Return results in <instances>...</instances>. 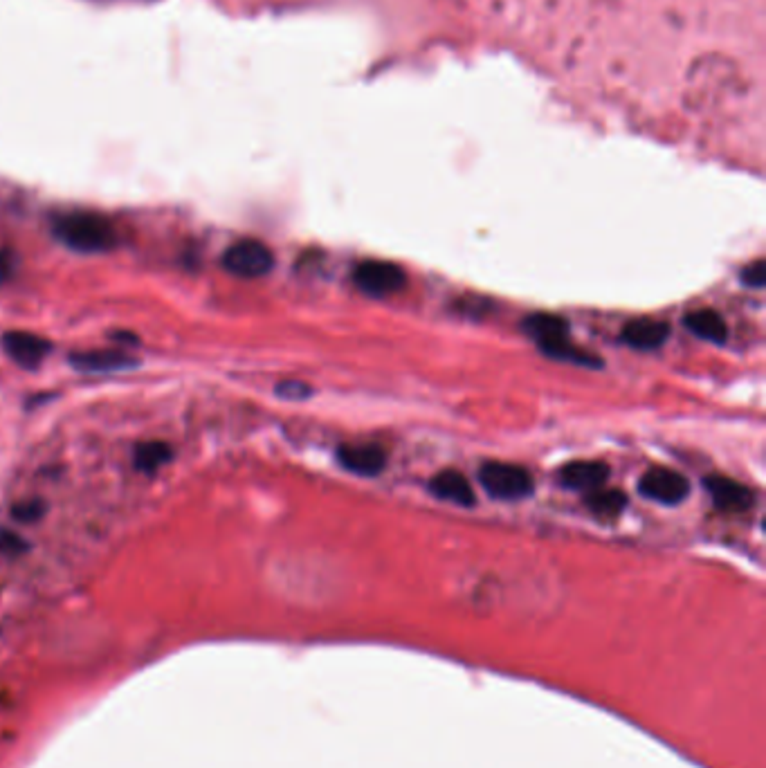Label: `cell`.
<instances>
[{"mask_svg":"<svg viewBox=\"0 0 766 768\" xmlns=\"http://www.w3.org/2000/svg\"><path fill=\"white\" fill-rule=\"evenodd\" d=\"M479 481L490 497H497L504 501L524 499L533 492L531 474H528V470L522 468V465H513V463H499V461L483 463L479 470Z\"/></svg>","mask_w":766,"mask_h":768,"instance_id":"cell-2","label":"cell"},{"mask_svg":"<svg viewBox=\"0 0 766 768\" xmlns=\"http://www.w3.org/2000/svg\"><path fill=\"white\" fill-rule=\"evenodd\" d=\"M30 551V544L16 533V530L9 528H0V553L9 555V557H18Z\"/></svg>","mask_w":766,"mask_h":768,"instance_id":"cell-18","label":"cell"},{"mask_svg":"<svg viewBox=\"0 0 766 768\" xmlns=\"http://www.w3.org/2000/svg\"><path fill=\"white\" fill-rule=\"evenodd\" d=\"M524 331L526 335H531L537 344H542V342L555 340V337L569 335V324L567 319H562L558 315L537 313L524 319Z\"/></svg>","mask_w":766,"mask_h":768,"instance_id":"cell-15","label":"cell"},{"mask_svg":"<svg viewBox=\"0 0 766 768\" xmlns=\"http://www.w3.org/2000/svg\"><path fill=\"white\" fill-rule=\"evenodd\" d=\"M609 479V468L603 461H573L564 465L560 472V483L569 490L594 492L605 486Z\"/></svg>","mask_w":766,"mask_h":768,"instance_id":"cell-10","label":"cell"},{"mask_svg":"<svg viewBox=\"0 0 766 768\" xmlns=\"http://www.w3.org/2000/svg\"><path fill=\"white\" fill-rule=\"evenodd\" d=\"M277 396L284 398V400H306V398L313 396V389H310L306 382L286 380V382H279Z\"/></svg>","mask_w":766,"mask_h":768,"instance_id":"cell-20","label":"cell"},{"mask_svg":"<svg viewBox=\"0 0 766 768\" xmlns=\"http://www.w3.org/2000/svg\"><path fill=\"white\" fill-rule=\"evenodd\" d=\"M688 331L692 335H697L699 340L713 342V344H724L728 340V326L726 319L717 313V310H692V313L686 315L683 319Z\"/></svg>","mask_w":766,"mask_h":768,"instance_id":"cell-13","label":"cell"},{"mask_svg":"<svg viewBox=\"0 0 766 768\" xmlns=\"http://www.w3.org/2000/svg\"><path fill=\"white\" fill-rule=\"evenodd\" d=\"M430 492L436 499L450 501V504L457 506L472 508L477 504V495H474L472 483L457 470H443L436 474L430 481Z\"/></svg>","mask_w":766,"mask_h":768,"instance_id":"cell-12","label":"cell"},{"mask_svg":"<svg viewBox=\"0 0 766 768\" xmlns=\"http://www.w3.org/2000/svg\"><path fill=\"white\" fill-rule=\"evenodd\" d=\"M641 495L665 506H679L690 497V481L670 468H652L638 481Z\"/></svg>","mask_w":766,"mask_h":768,"instance_id":"cell-5","label":"cell"},{"mask_svg":"<svg viewBox=\"0 0 766 768\" xmlns=\"http://www.w3.org/2000/svg\"><path fill=\"white\" fill-rule=\"evenodd\" d=\"M704 486L719 510L746 512L755 506L753 490L735 479L722 477V474H710V477H706Z\"/></svg>","mask_w":766,"mask_h":768,"instance_id":"cell-8","label":"cell"},{"mask_svg":"<svg viewBox=\"0 0 766 768\" xmlns=\"http://www.w3.org/2000/svg\"><path fill=\"white\" fill-rule=\"evenodd\" d=\"M173 459V450L169 443L164 441H144L133 452V463L135 468L144 474H153L155 470H160L162 465H167Z\"/></svg>","mask_w":766,"mask_h":768,"instance_id":"cell-16","label":"cell"},{"mask_svg":"<svg viewBox=\"0 0 766 768\" xmlns=\"http://www.w3.org/2000/svg\"><path fill=\"white\" fill-rule=\"evenodd\" d=\"M45 512V504L41 499H30V501H23V504H16L12 508V517L16 521H21V524H32V521L41 519Z\"/></svg>","mask_w":766,"mask_h":768,"instance_id":"cell-19","label":"cell"},{"mask_svg":"<svg viewBox=\"0 0 766 768\" xmlns=\"http://www.w3.org/2000/svg\"><path fill=\"white\" fill-rule=\"evenodd\" d=\"M113 340L126 342V344H138V337H135L133 333H113Z\"/></svg>","mask_w":766,"mask_h":768,"instance_id":"cell-23","label":"cell"},{"mask_svg":"<svg viewBox=\"0 0 766 768\" xmlns=\"http://www.w3.org/2000/svg\"><path fill=\"white\" fill-rule=\"evenodd\" d=\"M537 346H540L544 355H549V358H553V360L573 362V364H580V367H589V369H600V367H603V360H600L598 355H591L589 351L580 349L578 344L571 342L569 335L555 337V340L542 342V344H537Z\"/></svg>","mask_w":766,"mask_h":768,"instance_id":"cell-14","label":"cell"},{"mask_svg":"<svg viewBox=\"0 0 766 768\" xmlns=\"http://www.w3.org/2000/svg\"><path fill=\"white\" fill-rule=\"evenodd\" d=\"M57 241L79 254H102L117 248V232L108 218L93 212H72L54 218Z\"/></svg>","mask_w":766,"mask_h":768,"instance_id":"cell-1","label":"cell"},{"mask_svg":"<svg viewBox=\"0 0 766 768\" xmlns=\"http://www.w3.org/2000/svg\"><path fill=\"white\" fill-rule=\"evenodd\" d=\"M353 281L369 297H387L405 288L407 274L396 263L369 259L355 265Z\"/></svg>","mask_w":766,"mask_h":768,"instance_id":"cell-4","label":"cell"},{"mask_svg":"<svg viewBox=\"0 0 766 768\" xmlns=\"http://www.w3.org/2000/svg\"><path fill=\"white\" fill-rule=\"evenodd\" d=\"M587 508L594 512V515L603 517V519H614L627 506V497L625 492L620 490H605L598 488L594 492H587Z\"/></svg>","mask_w":766,"mask_h":768,"instance_id":"cell-17","label":"cell"},{"mask_svg":"<svg viewBox=\"0 0 766 768\" xmlns=\"http://www.w3.org/2000/svg\"><path fill=\"white\" fill-rule=\"evenodd\" d=\"M3 353L21 369H39L43 360L52 353V344L41 335L27 331H9L0 337Z\"/></svg>","mask_w":766,"mask_h":768,"instance_id":"cell-6","label":"cell"},{"mask_svg":"<svg viewBox=\"0 0 766 768\" xmlns=\"http://www.w3.org/2000/svg\"><path fill=\"white\" fill-rule=\"evenodd\" d=\"M68 362L72 369L84 373H115L135 369L140 364L138 358L120 349H99V351H77L72 353Z\"/></svg>","mask_w":766,"mask_h":768,"instance_id":"cell-9","label":"cell"},{"mask_svg":"<svg viewBox=\"0 0 766 768\" xmlns=\"http://www.w3.org/2000/svg\"><path fill=\"white\" fill-rule=\"evenodd\" d=\"M337 461L360 477H378L387 465V452L378 443H349L337 450Z\"/></svg>","mask_w":766,"mask_h":768,"instance_id":"cell-7","label":"cell"},{"mask_svg":"<svg viewBox=\"0 0 766 768\" xmlns=\"http://www.w3.org/2000/svg\"><path fill=\"white\" fill-rule=\"evenodd\" d=\"M742 281L746 283V286L762 288L764 281H766V263H764V259L753 261L749 268H744L742 270Z\"/></svg>","mask_w":766,"mask_h":768,"instance_id":"cell-21","label":"cell"},{"mask_svg":"<svg viewBox=\"0 0 766 768\" xmlns=\"http://www.w3.org/2000/svg\"><path fill=\"white\" fill-rule=\"evenodd\" d=\"M670 326L659 319H634L623 328V342L636 351H654L668 342Z\"/></svg>","mask_w":766,"mask_h":768,"instance_id":"cell-11","label":"cell"},{"mask_svg":"<svg viewBox=\"0 0 766 768\" xmlns=\"http://www.w3.org/2000/svg\"><path fill=\"white\" fill-rule=\"evenodd\" d=\"M223 268L241 279H259L275 268V254L266 243L243 239L230 245L223 254Z\"/></svg>","mask_w":766,"mask_h":768,"instance_id":"cell-3","label":"cell"},{"mask_svg":"<svg viewBox=\"0 0 766 768\" xmlns=\"http://www.w3.org/2000/svg\"><path fill=\"white\" fill-rule=\"evenodd\" d=\"M18 270V254L12 248L0 250V281H9Z\"/></svg>","mask_w":766,"mask_h":768,"instance_id":"cell-22","label":"cell"}]
</instances>
